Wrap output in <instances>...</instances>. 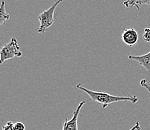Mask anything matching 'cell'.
Returning a JSON list of instances; mask_svg holds the SVG:
<instances>
[{
  "instance_id": "6da1fadb",
  "label": "cell",
  "mask_w": 150,
  "mask_h": 130,
  "mask_svg": "<svg viewBox=\"0 0 150 130\" xmlns=\"http://www.w3.org/2000/svg\"><path fill=\"white\" fill-rule=\"evenodd\" d=\"M77 88L84 91L90 97L91 100L96 102L102 105L103 109H106L110 104L115 103L119 102H131L133 104H135L138 102L139 99L137 96H132L128 94V96L125 97H120V96H114L109 94L105 92H98V91H93L86 88L81 84L77 85Z\"/></svg>"
},
{
  "instance_id": "7a4b0ae2",
  "label": "cell",
  "mask_w": 150,
  "mask_h": 130,
  "mask_svg": "<svg viewBox=\"0 0 150 130\" xmlns=\"http://www.w3.org/2000/svg\"><path fill=\"white\" fill-rule=\"evenodd\" d=\"M23 53L20 51L17 38L13 37L9 43L2 46L0 50V64L13 58L21 57Z\"/></svg>"
},
{
  "instance_id": "3957f363",
  "label": "cell",
  "mask_w": 150,
  "mask_h": 130,
  "mask_svg": "<svg viewBox=\"0 0 150 130\" xmlns=\"http://www.w3.org/2000/svg\"><path fill=\"white\" fill-rule=\"evenodd\" d=\"M62 2L63 0H55V2L53 3V5L50 7V9L43 11L39 16L38 19L40 22V26H39V28L36 29L38 33L44 34L47 28L52 26L53 23H54V11L56 9L57 6Z\"/></svg>"
},
{
  "instance_id": "277c9868",
  "label": "cell",
  "mask_w": 150,
  "mask_h": 130,
  "mask_svg": "<svg viewBox=\"0 0 150 130\" xmlns=\"http://www.w3.org/2000/svg\"><path fill=\"white\" fill-rule=\"evenodd\" d=\"M88 101L89 100H84L80 102L79 105H78V107L75 110V112H73V117L70 120H68L67 118L65 119L62 130H79V129H78V118H79V116H82L80 114V111H81V108L84 106V104L88 102Z\"/></svg>"
},
{
  "instance_id": "5b68a950",
  "label": "cell",
  "mask_w": 150,
  "mask_h": 130,
  "mask_svg": "<svg viewBox=\"0 0 150 130\" xmlns=\"http://www.w3.org/2000/svg\"><path fill=\"white\" fill-rule=\"evenodd\" d=\"M122 41L129 46H133L137 43L139 35L134 28H127L123 31L122 34Z\"/></svg>"
},
{
  "instance_id": "8992f818",
  "label": "cell",
  "mask_w": 150,
  "mask_h": 130,
  "mask_svg": "<svg viewBox=\"0 0 150 130\" xmlns=\"http://www.w3.org/2000/svg\"><path fill=\"white\" fill-rule=\"evenodd\" d=\"M128 55L129 59L135 61L140 65L144 67L149 72H150V52L143 55H132L130 54Z\"/></svg>"
},
{
  "instance_id": "52a82bcc",
  "label": "cell",
  "mask_w": 150,
  "mask_h": 130,
  "mask_svg": "<svg viewBox=\"0 0 150 130\" xmlns=\"http://www.w3.org/2000/svg\"><path fill=\"white\" fill-rule=\"evenodd\" d=\"M10 19V15L5 11V2L2 0L1 5H0V26L5 25L7 20Z\"/></svg>"
},
{
  "instance_id": "ba28073f",
  "label": "cell",
  "mask_w": 150,
  "mask_h": 130,
  "mask_svg": "<svg viewBox=\"0 0 150 130\" xmlns=\"http://www.w3.org/2000/svg\"><path fill=\"white\" fill-rule=\"evenodd\" d=\"M140 0H125L123 2V5H125L126 8H133V7H136L138 10H140V7H139V4H140Z\"/></svg>"
},
{
  "instance_id": "9c48e42d",
  "label": "cell",
  "mask_w": 150,
  "mask_h": 130,
  "mask_svg": "<svg viewBox=\"0 0 150 130\" xmlns=\"http://www.w3.org/2000/svg\"><path fill=\"white\" fill-rule=\"evenodd\" d=\"M13 129L14 130H25V125L23 122H17L13 124Z\"/></svg>"
},
{
  "instance_id": "30bf717a",
  "label": "cell",
  "mask_w": 150,
  "mask_h": 130,
  "mask_svg": "<svg viewBox=\"0 0 150 130\" xmlns=\"http://www.w3.org/2000/svg\"><path fill=\"white\" fill-rule=\"evenodd\" d=\"M143 38L145 41L150 42V28H145Z\"/></svg>"
},
{
  "instance_id": "8fae6325",
  "label": "cell",
  "mask_w": 150,
  "mask_h": 130,
  "mask_svg": "<svg viewBox=\"0 0 150 130\" xmlns=\"http://www.w3.org/2000/svg\"><path fill=\"white\" fill-rule=\"evenodd\" d=\"M140 85L143 87L146 88L149 92L150 93V84L146 81V79H142L140 82Z\"/></svg>"
},
{
  "instance_id": "7c38bea8",
  "label": "cell",
  "mask_w": 150,
  "mask_h": 130,
  "mask_svg": "<svg viewBox=\"0 0 150 130\" xmlns=\"http://www.w3.org/2000/svg\"><path fill=\"white\" fill-rule=\"evenodd\" d=\"M2 130H14L13 129V122L11 121L8 122L5 126H2Z\"/></svg>"
},
{
  "instance_id": "4fadbf2b",
  "label": "cell",
  "mask_w": 150,
  "mask_h": 130,
  "mask_svg": "<svg viewBox=\"0 0 150 130\" xmlns=\"http://www.w3.org/2000/svg\"><path fill=\"white\" fill-rule=\"evenodd\" d=\"M140 129H141V127H140V123H139V122H137L135 125L132 128H131L129 130H140Z\"/></svg>"
},
{
  "instance_id": "5bb4252c",
  "label": "cell",
  "mask_w": 150,
  "mask_h": 130,
  "mask_svg": "<svg viewBox=\"0 0 150 130\" xmlns=\"http://www.w3.org/2000/svg\"><path fill=\"white\" fill-rule=\"evenodd\" d=\"M150 5V0H140L139 5Z\"/></svg>"
}]
</instances>
